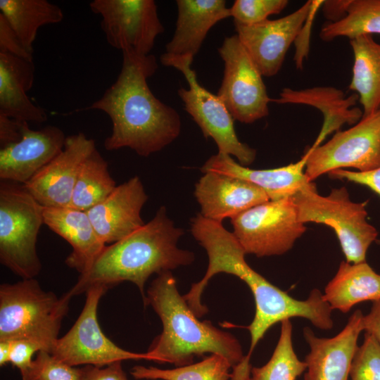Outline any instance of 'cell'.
<instances>
[{"label":"cell","instance_id":"obj_31","mask_svg":"<svg viewBox=\"0 0 380 380\" xmlns=\"http://www.w3.org/2000/svg\"><path fill=\"white\" fill-rule=\"evenodd\" d=\"M290 319L281 322L279 338L269 361L262 367H252L244 380H296L305 372L307 365L296 355L292 342Z\"/></svg>","mask_w":380,"mask_h":380},{"label":"cell","instance_id":"obj_7","mask_svg":"<svg viewBox=\"0 0 380 380\" xmlns=\"http://www.w3.org/2000/svg\"><path fill=\"white\" fill-rule=\"evenodd\" d=\"M44 208L23 184L0 183V262L21 279L37 277L42 263L37 241Z\"/></svg>","mask_w":380,"mask_h":380},{"label":"cell","instance_id":"obj_22","mask_svg":"<svg viewBox=\"0 0 380 380\" xmlns=\"http://www.w3.org/2000/svg\"><path fill=\"white\" fill-rule=\"evenodd\" d=\"M44 222L72 246L65 262L80 274L91 267L106 246L86 211L71 207H44Z\"/></svg>","mask_w":380,"mask_h":380},{"label":"cell","instance_id":"obj_20","mask_svg":"<svg viewBox=\"0 0 380 380\" xmlns=\"http://www.w3.org/2000/svg\"><path fill=\"white\" fill-rule=\"evenodd\" d=\"M305 151L297 162L277 168L254 170L243 166L231 156L217 153L210 156L200 168L204 174L212 172L248 181L262 189L270 200L291 197L310 182L305 174L308 158Z\"/></svg>","mask_w":380,"mask_h":380},{"label":"cell","instance_id":"obj_25","mask_svg":"<svg viewBox=\"0 0 380 380\" xmlns=\"http://www.w3.org/2000/svg\"><path fill=\"white\" fill-rule=\"evenodd\" d=\"M332 310L346 313L355 305L380 300V274L367 262H341L323 293Z\"/></svg>","mask_w":380,"mask_h":380},{"label":"cell","instance_id":"obj_4","mask_svg":"<svg viewBox=\"0 0 380 380\" xmlns=\"http://www.w3.org/2000/svg\"><path fill=\"white\" fill-rule=\"evenodd\" d=\"M144 305H150L160 317L163 331L146 353L149 361L176 367L192 364L205 353L226 357L234 367L244 357L241 343L232 334L201 321L177 287L171 271L162 272L148 287Z\"/></svg>","mask_w":380,"mask_h":380},{"label":"cell","instance_id":"obj_15","mask_svg":"<svg viewBox=\"0 0 380 380\" xmlns=\"http://www.w3.org/2000/svg\"><path fill=\"white\" fill-rule=\"evenodd\" d=\"M83 132L68 136L64 147L24 186L44 207H68L82 166L96 149Z\"/></svg>","mask_w":380,"mask_h":380},{"label":"cell","instance_id":"obj_2","mask_svg":"<svg viewBox=\"0 0 380 380\" xmlns=\"http://www.w3.org/2000/svg\"><path fill=\"white\" fill-rule=\"evenodd\" d=\"M158 64L151 55L122 51L121 70L102 96L83 110H99L112 122L107 151L128 147L148 157L173 142L181 132L178 112L157 99L147 84Z\"/></svg>","mask_w":380,"mask_h":380},{"label":"cell","instance_id":"obj_17","mask_svg":"<svg viewBox=\"0 0 380 380\" xmlns=\"http://www.w3.org/2000/svg\"><path fill=\"white\" fill-rule=\"evenodd\" d=\"M63 130L46 125L34 130L27 124L22 139L0 148V179L25 184L64 147Z\"/></svg>","mask_w":380,"mask_h":380},{"label":"cell","instance_id":"obj_14","mask_svg":"<svg viewBox=\"0 0 380 380\" xmlns=\"http://www.w3.org/2000/svg\"><path fill=\"white\" fill-rule=\"evenodd\" d=\"M323 1H308L299 8L277 20L245 25L234 23L236 34L262 76L280 70L286 55L301 33L314 8Z\"/></svg>","mask_w":380,"mask_h":380},{"label":"cell","instance_id":"obj_11","mask_svg":"<svg viewBox=\"0 0 380 380\" xmlns=\"http://www.w3.org/2000/svg\"><path fill=\"white\" fill-rule=\"evenodd\" d=\"M108 290L96 285L86 291L83 309L71 329L57 340L51 352L53 357L72 367H104L124 360H149L146 353H134L119 347L101 330L97 317L98 306Z\"/></svg>","mask_w":380,"mask_h":380},{"label":"cell","instance_id":"obj_13","mask_svg":"<svg viewBox=\"0 0 380 380\" xmlns=\"http://www.w3.org/2000/svg\"><path fill=\"white\" fill-rule=\"evenodd\" d=\"M90 9L101 16V28L113 47L148 55L164 32L153 0H94Z\"/></svg>","mask_w":380,"mask_h":380},{"label":"cell","instance_id":"obj_43","mask_svg":"<svg viewBox=\"0 0 380 380\" xmlns=\"http://www.w3.org/2000/svg\"><path fill=\"white\" fill-rule=\"evenodd\" d=\"M11 342L10 341H0V365H6L10 362Z\"/></svg>","mask_w":380,"mask_h":380},{"label":"cell","instance_id":"obj_34","mask_svg":"<svg viewBox=\"0 0 380 380\" xmlns=\"http://www.w3.org/2000/svg\"><path fill=\"white\" fill-rule=\"evenodd\" d=\"M81 368L70 366L45 350L37 353L22 380H81Z\"/></svg>","mask_w":380,"mask_h":380},{"label":"cell","instance_id":"obj_38","mask_svg":"<svg viewBox=\"0 0 380 380\" xmlns=\"http://www.w3.org/2000/svg\"><path fill=\"white\" fill-rule=\"evenodd\" d=\"M81 380H129L121 361L104 367L86 365L81 368Z\"/></svg>","mask_w":380,"mask_h":380},{"label":"cell","instance_id":"obj_1","mask_svg":"<svg viewBox=\"0 0 380 380\" xmlns=\"http://www.w3.org/2000/svg\"><path fill=\"white\" fill-rule=\"evenodd\" d=\"M190 224L192 236L208 256V266L203 277L194 283L183 296L197 317L208 312L201 297L208 281L215 274L223 272L239 278L253 293L255 312L252 322L246 327L251 334V352L278 322L291 317L305 318L312 324L320 320L323 305L317 293H310L306 300H300L271 284L249 266L245 260V251L233 232L227 230L222 223L207 219L199 213L191 220Z\"/></svg>","mask_w":380,"mask_h":380},{"label":"cell","instance_id":"obj_16","mask_svg":"<svg viewBox=\"0 0 380 380\" xmlns=\"http://www.w3.org/2000/svg\"><path fill=\"white\" fill-rule=\"evenodd\" d=\"M361 310H355L345 327L335 336H317L312 329H303L310 346L305 356L304 380H348L351 362L357 348V339L363 331Z\"/></svg>","mask_w":380,"mask_h":380},{"label":"cell","instance_id":"obj_18","mask_svg":"<svg viewBox=\"0 0 380 380\" xmlns=\"http://www.w3.org/2000/svg\"><path fill=\"white\" fill-rule=\"evenodd\" d=\"M147 199L141 180L134 176L117 185L103 201L86 212L101 240L111 244L145 224L141 211Z\"/></svg>","mask_w":380,"mask_h":380},{"label":"cell","instance_id":"obj_10","mask_svg":"<svg viewBox=\"0 0 380 380\" xmlns=\"http://www.w3.org/2000/svg\"><path fill=\"white\" fill-rule=\"evenodd\" d=\"M305 174L310 182L330 172L355 168L368 172L380 167V108L363 116L353 127L336 132L331 139L306 150Z\"/></svg>","mask_w":380,"mask_h":380},{"label":"cell","instance_id":"obj_26","mask_svg":"<svg viewBox=\"0 0 380 380\" xmlns=\"http://www.w3.org/2000/svg\"><path fill=\"white\" fill-rule=\"evenodd\" d=\"M350 45L353 65L348 89L357 94L367 116L380 108V42L365 34L350 39Z\"/></svg>","mask_w":380,"mask_h":380},{"label":"cell","instance_id":"obj_32","mask_svg":"<svg viewBox=\"0 0 380 380\" xmlns=\"http://www.w3.org/2000/svg\"><path fill=\"white\" fill-rule=\"evenodd\" d=\"M349 376L350 380H380V344L367 332L354 354Z\"/></svg>","mask_w":380,"mask_h":380},{"label":"cell","instance_id":"obj_28","mask_svg":"<svg viewBox=\"0 0 380 380\" xmlns=\"http://www.w3.org/2000/svg\"><path fill=\"white\" fill-rule=\"evenodd\" d=\"M116 186L107 162L96 148L82 166L68 207L87 211L103 201Z\"/></svg>","mask_w":380,"mask_h":380},{"label":"cell","instance_id":"obj_33","mask_svg":"<svg viewBox=\"0 0 380 380\" xmlns=\"http://www.w3.org/2000/svg\"><path fill=\"white\" fill-rule=\"evenodd\" d=\"M287 0H236L229 8L234 23L245 25L260 23L272 15L281 13L288 5Z\"/></svg>","mask_w":380,"mask_h":380},{"label":"cell","instance_id":"obj_3","mask_svg":"<svg viewBox=\"0 0 380 380\" xmlns=\"http://www.w3.org/2000/svg\"><path fill=\"white\" fill-rule=\"evenodd\" d=\"M183 234V229L176 227L168 217L166 208L160 206L148 222L124 239L106 245L91 267L80 275L67 292L72 298L94 286L109 289L123 281H130L137 286L144 302L145 284L150 276L194 261L193 252L177 246Z\"/></svg>","mask_w":380,"mask_h":380},{"label":"cell","instance_id":"obj_24","mask_svg":"<svg viewBox=\"0 0 380 380\" xmlns=\"http://www.w3.org/2000/svg\"><path fill=\"white\" fill-rule=\"evenodd\" d=\"M34 78L33 61L0 53V115L26 122L47 120L46 111L27 95Z\"/></svg>","mask_w":380,"mask_h":380},{"label":"cell","instance_id":"obj_36","mask_svg":"<svg viewBox=\"0 0 380 380\" xmlns=\"http://www.w3.org/2000/svg\"><path fill=\"white\" fill-rule=\"evenodd\" d=\"M0 53H9L33 61V52L25 48L1 13H0Z\"/></svg>","mask_w":380,"mask_h":380},{"label":"cell","instance_id":"obj_12","mask_svg":"<svg viewBox=\"0 0 380 380\" xmlns=\"http://www.w3.org/2000/svg\"><path fill=\"white\" fill-rule=\"evenodd\" d=\"M218 52L224 73L217 96L236 120L252 123L269 114V103L262 75L237 34L224 38Z\"/></svg>","mask_w":380,"mask_h":380},{"label":"cell","instance_id":"obj_9","mask_svg":"<svg viewBox=\"0 0 380 380\" xmlns=\"http://www.w3.org/2000/svg\"><path fill=\"white\" fill-rule=\"evenodd\" d=\"M231 223L246 253L258 258L288 252L306 231L291 197L258 204L232 218Z\"/></svg>","mask_w":380,"mask_h":380},{"label":"cell","instance_id":"obj_30","mask_svg":"<svg viewBox=\"0 0 380 380\" xmlns=\"http://www.w3.org/2000/svg\"><path fill=\"white\" fill-rule=\"evenodd\" d=\"M229 360L218 354H210L203 360L174 369H160L155 367L137 365L130 372L136 379L148 380H229Z\"/></svg>","mask_w":380,"mask_h":380},{"label":"cell","instance_id":"obj_39","mask_svg":"<svg viewBox=\"0 0 380 380\" xmlns=\"http://www.w3.org/2000/svg\"><path fill=\"white\" fill-rule=\"evenodd\" d=\"M27 124L28 122L0 115V147L4 148L19 141Z\"/></svg>","mask_w":380,"mask_h":380},{"label":"cell","instance_id":"obj_41","mask_svg":"<svg viewBox=\"0 0 380 380\" xmlns=\"http://www.w3.org/2000/svg\"><path fill=\"white\" fill-rule=\"evenodd\" d=\"M362 327L380 344V300L373 302L369 312L363 315Z\"/></svg>","mask_w":380,"mask_h":380},{"label":"cell","instance_id":"obj_27","mask_svg":"<svg viewBox=\"0 0 380 380\" xmlns=\"http://www.w3.org/2000/svg\"><path fill=\"white\" fill-rule=\"evenodd\" d=\"M0 11L31 52L38 30L44 25L58 23L63 18L61 8L46 0H0Z\"/></svg>","mask_w":380,"mask_h":380},{"label":"cell","instance_id":"obj_23","mask_svg":"<svg viewBox=\"0 0 380 380\" xmlns=\"http://www.w3.org/2000/svg\"><path fill=\"white\" fill-rule=\"evenodd\" d=\"M177 18L167 53L194 58L210 30L231 17L224 0H177Z\"/></svg>","mask_w":380,"mask_h":380},{"label":"cell","instance_id":"obj_6","mask_svg":"<svg viewBox=\"0 0 380 380\" xmlns=\"http://www.w3.org/2000/svg\"><path fill=\"white\" fill-rule=\"evenodd\" d=\"M291 199L300 222L322 224L334 229L346 262L366 261L367 250L378 236L376 229L367 220V202L352 201L344 186L332 189L327 196L319 195L313 182Z\"/></svg>","mask_w":380,"mask_h":380},{"label":"cell","instance_id":"obj_40","mask_svg":"<svg viewBox=\"0 0 380 380\" xmlns=\"http://www.w3.org/2000/svg\"><path fill=\"white\" fill-rule=\"evenodd\" d=\"M350 0L323 1L322 4L324 16L330 23L337 22L347 15Z\"/></svg>","mask_w":380,"mask_h":380},{"label":"cell","instance_id":"obj_21","mask_svg":"<svg viewBox=\"0 0 380 380\" xmlns=\"http://www.w3.org/2000/svg\"><path fill=\"white\" fill-rule=\"evenodd\" d=\"M271 101L279 104H302L314 107L322 112L324 118L322 129L312 148H316L331 133L338 132L346 125H353L359 122L363 111L354 106L358 101L355 93L347 96L334 87H314L300 90L284 88L279 97Z\"/></svg>","mask_w":380,"mask_h":380},{"label":"cell","instance_id":"obj_29","mask_svg":"<svg viewBox=\"0 0 380 380\" xmlns=\"http://www.w3.org/2000/svg\"><path fill=\"white\" fill-rule=\"evenodd\" d=\"M373 34H380V0H350L347 15L337 22L324 23L319 37L330 42L338 37L352 39Z\"/></svg>","mask_w":380,"mask_h":380},{"label":"cell","instance_id":"obj_19","mask_svg":"<svg viewBox=\"0 0 380 380\" xmlns=\"http://www.w3.org/2000/svg\"><path fill=\"white\" fill-rule=\"evenodd\" d=\"M194 196L200 214L221 223L270 200L262 189L248 181L212 172L196 182Z\"/></svg>","mask_w":380,"mask_h":380},{"label":"cell","instance_id":"obj_5","mask_svg":"<svg viewBox=\"0 0 380 380\" xmlns=\"http://www.w3.org/2000/svg\"><path fill=\"white\" fill-rule=\"evenodd\" d=\"M72 297L44 290L35 278L0 286V341L25 339L51 353Z\"/></svg>","mask_w":380,"mask_h":380},{"label":"cell","instance_id":"obj_42","mask_svg":"<svg viewBox=\"0 0 380 380\" xmlns=\"http://www.w3.org/2000/svg\"><path fill=\"white\" fill-rule=\"evenodd\" d=\"M251 356V355L248 353L239 364L232 368L229 380H244L246 378L252 367L250 364Z\"/></svg>","mask_w":380,"mask_h":380},{"label":"cell","instance_id":"obj_8","mask_svg":"<svg viewBox=\"0 0 380 380\" xmlns=\"http://www.w3.org/2000/svg\"><path fill=\"white\" fill-rule=\"evenodd\" d=\"M194 58L164 53L160 62L176 68L184 75L189 89L180 88L178 95L186 111L198 125L205 139L215 142L218 153L234 156L243 166L250 165L255 159L256 151L239 141L234 129V118L223 101L199 84L191 65Z\"/></svg>","mask_w":380,"mask_h":380},{"label":"cell","instance_id":"obj_35","mask_svg":"<svg viewBox=\"0 0 380 380\" xmlns=\"http://www.w3.org/2000/svg\"><path fill=\"white\" fill-rule=\"evenodd\" d=\"M10 342L9 363L20 370L21 377L23 379L32 366L33 355L42 349L39 345L29 340L18 339L10 341Z\"/></svg>","mask_w":380,"mask_h":380},{"label":"cell","instance_id":"obj_37","mask_svg":"<svg viewBox=\"0 0 380 380\" xmlns=\"http://www.w3.org/2000/svg\"><path fill=\"white\" fill-rule=\"evenodd\" d=\"M328 175L331 179H346L366 186L380 196V167L368 172L340 169L331 171ZM376 242L380 246V239Z\"/></svg>","mask_w":380,"mask_h":380}]
</instances>
